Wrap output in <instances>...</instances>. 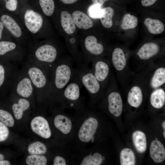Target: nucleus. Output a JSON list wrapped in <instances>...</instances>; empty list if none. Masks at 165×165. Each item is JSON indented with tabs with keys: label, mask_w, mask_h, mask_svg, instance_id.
Listing matches in <instances>:
<instances>
[{
	"label": "nucleus",
	"mask_w": 165,
	"mask_h": 165,
	"mask_svg": "<svg viewBox=\"0 0 165 165\" xmlns=\"http://www.w3.org/2000/svg\"><path fill=\"white\" fill-rule=\"evenodd\" d=\"M75 75V68L70 60L57 61L50 70V95L59 97Z\"/></svg>",
	"instance_id": "nucleus-1"
},
{
	"label": "nucleus",
	"mask_w": 165,
	"mask_h": 165,
	"mask_svg": "<svg viewBox=\"0 0 165 165\" xmlns=\"http://www.w3.org/2000/svg\"><path fill=\"white\" fill-rule=\"evenodd\" d=\"M31 79L34 91L50 95V70L47 68L33 64L24 69Z\"/></svg>",
	"instance_id": "nucleus-2"
},
{
	"label": "nucleus",
	"mask_w": 165,
	"mask_h": 165,
	"mask_svg": "<svg viewBox=\"0 0 165 165\" xmlns=\"http://www.w3.org/2000/svg\"><path fill=\"white\" fill-rule=\"evenodd\" d=\"M75 73L82 86L87 90L92 100L104 95L105 90L96 78L91 68L87 65L83 63L76 66Z\"/></svg>",
	"instance_id": "nucleus-3"
},
{
	"label": "nucleus",
	"mask_w": 165,
	"mask_h": 165,
	"mask_svg": "<svg viewBox=\"0 0 165 165\" xmlns=\"http://www.w3.org/2000/svg\"><path fill=\"white\" fill-rule=\"evenodd\" d=\"M82 87L79 78L75 75L72 79L62 90L58 97L66 106H78L80 101L81 89Z\"/></svg>",
	"instance_id": "nucleus-4"
},
{
	"label": "nucleus",
	"mask_w": 165,
	"mask_h": 165,
	"mask_svg": "<svg viewBox=\"0 0 165 165\" xmlns=\"http://www.w3.org/2000/svg\"><path fill=\"white\" fill-rule=\"evenodd\" d=\"M114 78L112 76L104 94L107 97L108 108L109 112L116 117L121 114L123 109L122 99L117 91Z\"/></svg>",
	"instance_id": "nucleus-5"
},
{
	"label": "nucleus",
	"mask_w": 165,
	"mask_h": 165,
	"mask_svg": "<svg viewBox=\"0 0 165 165\" xmlns=\"http://www.w3.org/2000/svg\"><path fill=\"white\" fill-rule=\"evenodd\" d=\"M91 69L96 78L105 90L112 77L110 63L103 60L93 59Z\"/></svg>",
	"instance_id": "nucleus-6"
},
{
	"label": "nucleus",
	"mask_w": 165,
	"mask_h": 165,
	"mask_svg": "<svg viewBox=\"0 0 165 165\" xmlns=\"http://www.w3.org/2000/svg\"><path fill=\"white\" fill-rule=\"evenodd\" d=\"M19 73L13 79V90L22 98L29 97L34 91L31 81L24 70Z\"/></svg>",
	"instance_id": "nucleus-7"
},
{
	"label": "nucleus",
	"mask_w": 165,
	"mask_h": 165,
	"mask_svg": "<svg viewBox=\"0 0 165 165\" xmlns=\"http://www.w3.org/2000/svg\"><path fill=\"white\" fill-rule=\"evenodd\" d=\"M57 50L54 46L49 44L43 45L36 50V58L41 63L39 65L48 68L50 70L57 61Z\"/></svg>",
	"instance_id": "nucleus-8"
},
{
	"label": "nucleus",
	"mask_w": 165,
	"mask_h": 165,
	"mask_svg": "<svg viewBox=\"0 0 165 165\" xmlns=\"http://www.w3.org/2000/svg\"><path fill=\"white\" fill-rule=\"evenodd\" d=\"M98 127L97 119L90 117L84 121L80 127L78 133L79 140L83 143H88L94 140V136Z\"/></svg>",
	"instance_id": "nucleus-9"
},
{
	"label": "nucleus",
	"mask_w": 165,
	"mask_h": 165,
	"mask_svg": "<svg viewBox=\"0 0 165 165\" xmlns=\"http://www.w3.org/2000/svg\"><path fill=\"white\" fill-rule=\"evenodd\" d=\"M111 62L118 74L120 75L127 71L128 65L127 58L121 48L117 47L113 50L112 55Z\"/></svg>",
	"instance_id": "nucleus-10"
},
{
	"label": "nucleus",
	"mask_w": 165,
	"mask_h": 165,
	"mask_svg": "<svg viewBox=\"0 0 165 165\" xmlns=\"http://www.w3.org/2000/svg\"><path fill=\"white\" fill-rule=\"evenodd\" d=\"M31 128L35 134L45 139H48L51 135V131L47 120L43 117L38 116L31 121Z\"/></svg>",
	"instance_id": "nucleus-11"
},
{
	"label": "nucleus",
	"mask_w": 165,
	"mask_h": 165,
	"mask_svg": "<svg viewBox=\"0 0 165 165\" xmlns=\"http://www.w3.org/2000/svg\"><path fill=\"white\" fill-rule=\"evenodd\" d=\"M24 20L26 27L34 34L38 31L42 25L43 19L41 15L32 10L28 9L26 11Z\"/></svg>",
	"instance_id": "nucleus-12"
},
{
	"label": "nucleus",
	"mask_w": 165,
	"mask_h": 165,
	"mask_svg": "<svg viewBox=\"0 0 165 165\" xmlns=\"http://www.w3.org/2000/svg\"><path fill=\"white\" fill-rule=\"evenodd\" d=\"M142 85L135 83L130 88L127 96V101L131 107L137 108L141 105L143 99V90Z\"/></svg>",
	"instance_id": "nucleus-13"
},
{
	"label": "nucleus",
	"mask_w": 165,
	"mask_h": 165,
	"mask_svg": "<svg viewBox=\"0 0 165 165\" xmlns=\"http://www.w3.org/2000/svg\"><path fill=\"white\" fill-rule=\"evenodd\" d=\"M160 50V46L157 43L154 42H148L141 47L137 54L141 60L147 61L156 55Z\"/></svg>",
	"instance_id": "nucleus-14"
},
{
	"label": "nucleus",
	"mask_w": 165,
	"mask_h": 165,
	"mask_svg": "<svg viewBox=\"0 0 165 165\" xmlns=\"http://www.w3.org/2000/svg\"><path fill=\"white\" fill-rule=\"evenodd\" d=\"M84 47L87 52L94 56H99L104 52V47L101 44L97 42L95 36H88L85 38L84 43Z\"/></svg>",
	"instance_id": "nucleus-15"
},
{
	"label": "nucleus",
	"mask_w": 165,
	"mask_h": 165,
	"mask_svg": "<svg viewBox=\"0 0 165 165\" xmlns=\"http://www.w3.org/2000/svg\"><path fill=\"white\" fill-rule=\"evenodd\" d=\"M150 154L155 163L162 162L165 159V149L163 145L157 140L152 141L150 146Z\"/></svg>",
	"instance_id": "nucleus-16"
},
{
	"label": "nucleus",
	"mask_w": 165,
	"mask_h": 165,
	"mask_svg": "<svg viewBox=\"0 0 165 165\" xmlns=\"http://www.w3.org/2000/svg\"><path fill=\"white\" fill-rule=\"evenodd\" d=\"M150 78L149 86L152 90L161 87L165 83V68L160 66L155 68Z\"/></svg>",
	"instance_id": "nucleus-17"
},
{
	"label": "nucleus",
	"mask_w": 165,
	"mask_h": 165,
	"mask_svg": "<svg viewBox=\"0 0 165 165\" xmlns=\"http://www.w3.org/2000/svg\"><path fill=\"white\" fill-rule=\"evenodd\" d=\"M72 17L75 25L79 28L86 30L92 28L93 23L86 14L80 11H75L72 13Z\"/></svg>",
	"instance_id": "nucleus-18"
},
{
	"label": "nucleus",
	"mask_w": 165,
	"mask_h": 165,
	"mask_svg": "<svg viewBox=\"0 0 165 165\" xmlns=\"http://www.w3.org/2000/svg\"><path fill=\"white\" fill-rule=\"evenodd\" d=\"M150 100L151 105L154 108L159 109L163 107L165 103V92L164 89L161 87L152 90Z\"/></svg>",
	"instance_id": "nucleus-19"
},
{
	"label": "nucleus",
	"mask_w": 165,
	"mask_h": 165,
	"mask_svg": "<svg viewBox=\"0 0 165 165\" xmlns=\"http://www.w3.org/2000/svg\"><path fill=\"white\" fill-rule=\"evenodd\" d=\"M54 123L55 127L64 134L69 133L72 127V123L70 119L67 116L62 115H58L55 117Z\"/></svg>",
	"instance_id": "nucleus-20"
},
{
	"label": "nucleus",
	"mask_w": 165,
	"mask_h": 165,
	"mask_svg": "<svg viewBox=\"0 0 165 165\" xmlns=\"http://www.w3.org/2000/svg\"><path fill=\"white\" fill-rule=\"evenodd\" d=\"M1 20L3 25L14 37L19 38L21 36V28L12 18L8 15H4L1 16Z\"/></svg>",
	"instance_id": "nucleus-21"
},
{
	"label": "nucleus",
	"mask_w": 165,
	"mask_h": 165,
	"mask_svg": "<svg viewBox=\"0 0 165 165\" xmlns=\"http://www.w3.org/2000/svg\"><path fill=\"white\" fill-rule=\"evenodd\" d=\"M61 22L62 27L68 34H72L76 30V25L72 16L66 11H62L61 14Z\"/></svg>",
	"instance_id": "nucleus-22"
},
{
	"label": "nucleus",
	"mask_w": 165,
	"mask_h": 165,
	"mask_svg": "<svg viewBox=\"0 0 165 165\" xmlns=\"http://www.w3.org/2000/svg\"><path fill=\"white\" fill-rule=\"evenodd\" d=\"M132 138L134 147L139 153H143L147 148V140L145 134L140 130H136L132 134Z\"/></svg>",
	"instance_id": "nucleus-23"
},
{
	"label": "nucleus",
	"mask_w": 165,
	"mask_h": 165,
	"mask_svg": "<svg viewBox=\"0 0 165 165\" xmlns=\"http://www.w3.org/2000/svg\"><path fill=\"white\" fill-rule=\"evenodd\" d=\"M30 106V103L28 100L23 98L19 99L17 103H14L12 106L15 118L18 120L20 119L24 112L27 110Z\"/></svg>",
	"instance_id": "nucleus-24"
},
{
	"label": "nucleus",
	"mask_w": 165,
	"mask_h": 165,
	"mask_svg": "<svg viewBox=\"0 0 165 165\" xmlns=\"http://www.w3.org/2000/svg\"><path fill=\"white\" fill-rule=\"evenodd\" d=\"M144 24L148 31L153 34H158L163 32L164 29L163 23L160 20L147 18L145 19Z\"/></svg>",
	"instance_id": "nucleus-25"
},
{
	"label": "nucleus",
	"mask_w": 165,
	"mask_h": 165,
	"mask_svg": "<svg viewBox=\"0 0 165 165\" xmlns=\"http://www.w3.org/2000/svg\"><path fill=\"white\" fill-rule=\"evenodd\" d=\"M121 165H134L135 157L133 152L130 148H126L122 149L120 154Z\"/></svg>",
	"instance_id": "nucleus-26"
},
{
	"label": "nucleus",
	"mask_w": 165,
	"mask_h": 165,
	"mask_svg": "<svg viewBox=\"0 0 165 165\" xmlns=\"http://www.w3.org/2000/svg\"><path fill=\"white\" fill-rule=\"evenodd\" d=\"M103 14L100 18L102 25L105 28H109L112 25V18L114 14L113 9L110 7L103 8Z\"/></svg>",
	"instance_id": "nucleus-27"
},
{
	"label": "nucleus",
	"mask_w": 165,
	"mask_h": 165,
	"mask_svg": "<svg viewBox=\"0 0 165 165\" xmlns=\"http://www.w3.org/2000/svg\"><path fill=\"white\" fill-rule=\"evenodd\" d=\"M138 22V18L136 16L127 13L123 17L120 28L125 30L133 29L136 27Z\"/></svg>",
	"instance_id": "nucleus-28"
},
{
	"label": "nucleus",
	"mask_w": 165,
	"mask_h": 165,
	"mask_svg": "<svg viewBox=\"0 0 165 165\" xmlns=\"http://www.w3.org/2000/svg\"><path fill=\"white\" fill-rule=\"evenodd\" d=\"M104 157L98 153L90 154L85 157L80 163L81 165H100L101 164Z\"/></svg>",
	"instance_id": "nucleus-29"
},
{
	"label": "nucleus",
	"mask_w": 165,
	"mask_h": 165,
	"mask_svg": "<svg viewBox=\"0 0 165 165\" xmlns=\"http://www.w3.org/2000/svg\"><path fill=\"white\" fill-rule=\"evenodd\" d=\"M28 150L31 155H40L45 153L47 148L45 145L40 141H36L31 144Z\"/></svg>",
	"instance_id": "nucleus-30"
},
{
	"label": "nucleus",
	"mask_w": 165,
	"mask_h": 165,
	"mask_svg": "<svg viewBox=\"0 0 165 165\" xmlns=\"http://www.w3.org/2000/svg\"><path fill=\"white\" fill-rule=\"evenodd\" d=\"M26 162L29 165H46L47 163V160L43 155H31L26 158Z\"/></svg>",
	"instance_id": "nucleus-31"
},
{
	"label": "nucleus",
	"mask_w": 165,
	"mask_h": 165,
	"mask_svg": "<svg viewBox=\"0 0 165 165\" xmlns=\"http://www.w3.org/2000/svg\"><path fill=\"white\" fill-rule=\"evenodd\" d=\"M39 4L44 13L47 16L53 13L55 5L53 0H39Z\"/></svg>",
	"instance_id": "nucleus-32"
},
{
	"label": "nucleus",
	"mask_w": 165,
	"mask_h": 165,
	"mask_svg": "<svg viewBox=\"0 0 165 165\" xmlns=\"http://www.w3.org/2000/svg\"><path fill=\"white\" fill-rule=\"evenodd\" d=\"M0 121L7 126L13 127L14 121L12 115L8 112L0 109Z\"/></svg>",
	"instance_id": "nucleus-33"
},
{
	"label": "nucleus",
	"mask_w": 165,
	"mask_h": 165,
	"mask_svg": "<svg viewBox=\"0 0 165 165\" xmlns=\"http://www.w3.org/2000/svg\"><path fill=\"white\" fill-rule=\"evenodd\" d=\"M101 7L98 5H91L88 9L89 15L94 19L100 18L103 14V9Z\"/></svg>",
	"instance_id": "nucleus-34"
},
{
	"label": "nucleus",
	"mask_w": 165,
	"mask_h": 165,
	"mask_svg": "<svg viewBox=\"0 0 165 165\" xmlns=\"http://www.w3.org/2000/svg\"><path fill=\"white\" fill-rule=\"evenodd\" d=\"M16 44L13 42L2 41L0 42V55H3L7 52L14 50Z\"/></svg>",
	"instance_id": "nucleus-35"
},
{
	"label": "nucleus",
	"mask_w": 165,
	"mask_h": 165,
	"mask_svg": "<svg viewBox=\"0 0 165 165\" xmlns=\"http://www.w3.org/2000/svg\"><path fill=\"white\" fill-rule=\"evenodd\" d=\"M9 134V130L7 126L0 121V142L5 141Z\"/></svg>",
	"instance_id": "nucleus-36"
},
{
	"label": "nucleus",
	"mask_w": 165,
	"mask_h": 165,
	"mask_svg": "<svg viewBox=\"0 0 165 165\" xmlns=\"http://www.w3.org/2000/svg\"><path fill=\"white\" fill-rule=\"evenodd\" d=\"M6 2V8L10 11L16 9L17 5V0H4Z\"/></svg>",
	"instance_id": "nucleus-37"
},
{
	"label": "nucleus",
	"mask_w": 165,
	"mask_h": 165,
	"mask_svg": "<svg viewBox=\"0 0 165 165\" xmlns=\"http://www.w3.org/2000/svg\"><path fill=\"white\" fill-rule=\"evenodd\" d=\"M54 165H66V163L65 159L63 157L60 156H56L53 161Z\"/></svg>",
	"instance_id": "nucleus-38"
},
{
	"label": "nucleus",
	"mask_w": 165,
	"mask_h": 165,
	"mask_svg": "<svg viewBox=\"0 0 165 165\" xmlns=\"http://www.w3.org/2000/svg\"><path fill=\"white\" fill-rule=\"evenodd\" d=\"M5 71L4 67L0 64V87L3 84L5 79Z\"/></svg>",
	"instance_id": "nucleus-39"
},
{
	"label": "nucleus",
	"mask_w": 165,
	"mask_h": 165,
	"mask_svg": "<svg viewBox=\"0 0 165 165\" xmlns=\"http://www.w3.org/2000/svg\"><path fill=\"white\" fill-rule=\"evenodd\" d=\"M157 0H141V3L143 6L145 7H148L153 5Z\"/></svg>",
	"instance_id": "nucleus-40"
},
{
	"label": "nucleus",
	"mask_w": 165,
	"mask_h": 165,
	"mask_svg": "<svg viewBox=\"0 0 165 165\" xmlns=\"http://www.w3.org/2000/svg\"><path fill=\"white\" fill-rule=\"evenodd\" d=\"M108 0H92L93 4L98 5L101 7L102 6L104 2Z\"/></svg>",
	"instance_id": "nucleus-41"
},
{
	"label": "nucleus",
	"mask_w": 165,
	"mask_h": 165,
	"mask_svg": "<svg viewBox=\"0 0 165 165\" xmlns=\"http://www.w3.org/2000/svg\"><path fill=\"white\" fill-rule=\"evenodd\" d=\"M61 2L65 4H71L73 3L78 0H60Z\"/></svg>",
	"instance_id": "nucleus-42"
},
{
	"label": "nucleus",
	"mask_w": 165,
	"mask_h": 165,
	"mask_svg": "<svg viewBox=\"0 0 165 165\" xmlns=\"http://www.w3.org/2000/svg\"><path fill=\"white\" fill-rule=\"evenodd\" d=\"M10 165V163L8 160H2L0 161V165Z\"/></svg>",
	"instance_id": "nucleus-43"
},
{
	"label": "nucleus",
	"mask_w": 165,
	"mask_h": 165,
	"mask_svg": "<svg viewBox=\"0 0 165 165\" xmlns=\"http://www.w3.org/2000/svg\"><path fill=\"white\" fill-rule=\"evenodd\" d=\"M3 23L0 22V40L1 39L2 35V33L3 29Z\"/></svg>",
	"instance_id": "nucleus-44"
},
{
	"label": "nucleus",
	"mask_w": 165,
	"mask_h": 165,
	"mask_svg": "<svg viewBox=\"0 0 165 165\" xmlns=\"http://www.w3.org/2000/svg\"><path fill=\"white\" fill-rule=\"evenodd\" d=\"M4 158V156L2 154L0 153V161L3 160Z\"/></svg>",
	"instance_id": "nucleus-45"
},
{
	"label": "nucleus",
	"mask_w": 165,
	"mask_h": 165,
	"mask_svg": "<svg viewBox=\"0 0 165 165\" xmlns=\"http://www.w3.org/2000/svg\"><path fill=\"white\" fill-rule=\"evenodd\" d=\"M162 126L163 129V130H164V131H165V121H164L162 123Z\"/></svg>",
	"instance_id": "nucleus-46"
}]
</instances>
